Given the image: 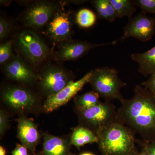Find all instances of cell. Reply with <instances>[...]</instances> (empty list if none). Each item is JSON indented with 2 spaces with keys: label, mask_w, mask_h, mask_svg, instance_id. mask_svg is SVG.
<instances>
[{
  "label": "cell",
  "mask_w": 155,
  "mask_h": 155,
  "mask_svg": "<svg viewBox=\"0 0 155 155\" xmlns=\"http://www.w3.org/2000/svg\"><path fill=\"white\" fill-rule=\"evenodd\" d=\"M91 2L95 9L100 19L110 22H114L118 19L110 0H93Z\"/></svg>",
  "instance_id": "obj_18"
},
{
  "label": "cell",
  "mask_w": 155,
  "mask_h": 155,
  "mask_svg": "<svg viewBox=\"0 0 155 155\" xmlns=\"http://www.w3.org/2000/svg\"><path fill=\"white\" fill-rule=\"evenodd\" d=\"M118 41L111 43L94 44L79 40L69 39L63 42L56 53V58L59 61H69L77 60L84 56L94 48L115 45Z\"/></svg>",
  "instance_id": "obj_10"
},
{
  "label": "cell",
  "mask_w": 155,
  "mask_h": 155,
  "mask_svg": "<svg viewBox=\"0 0 155 155\" xmlns=\"http://www.w3.org/2000/svg\"><path fill=\"white\" fill-rule=\"evenodd\" d=\"M135 133L119 120L109 125L97 134L102 155H136Z\"/></svg>",
  "instance_id": "obj_2"
},
{
  "label": "cell",
  "mask_w": 155,
  "mask_h": 155,
  "mask_svg": "<svg viewBox=\"0 0 155 155\" xmlns=\"http://www.w3.org/2000/svg\"><path fill=\"white\" fill-rule=\"evenodd\" d=\"M47 24V32L53 40L62 43L70 39L72 34L71 12L57 10Z\"/></svg>",
  "instance_id": "obj_9"
},
{
  "label": "cell",
  "mask_w": 155,
  "mask_h": 155,
  "mask_svg": "<svg viewBox=\"0 0 155 155\" xmlns=\"http://www.w3.org/2000/svg\"><path fill=\"white\" fill-rule=\"evenodd\" d=\"M0 155H6V150L4 147L0 146Z\"/></svg>",
  "instance_id": "obj_29"
},
{
  "label": "cell",
  "mask_w": 155,
  "mask_h": 155,
  "mask_svg": "<svg viewBox=\"0 0 155 155\" xmlns=\"http://www.w3.org/2000/svg\"><path fill=\"white\" fill-rule=\"evenodd\" d=\"M70 142L77 148L89 143H97V136L90 129L79 125L74 128L70 137Z\"/></svg>",
  "instance_id": "obj_17"
},
{
  "label": "cell",
  "mask_w": 155,
  "mask_h": 155,
  "mask_svg": "<svg viewBox=\"0 0 155 155\" xmlns=\"http://www.w3.org/2000/svg\"><path fill=\"white\" fill-rule=\"evenodd\" d=\"M57 10V6L52 3L37 2L30 6L26 11L24 22L31 28H41L48 24Z\"/></svg>",
  "instance_id": "obj_12"
},
{
  "label": "cell",
  "mask_w": 155,
  "mask_h": 155,
  "mask_svg": "<svg viewBox=\"0 0 155 155\" xmlns=\"http://www.w3.org/2000/svg\"><path fill=\"white\" fill-rule=\"evenodd\" d=\"M6 76L11 80L20 83H33L38 78L32 68L19 57L8 62L4 67Z\"/></svg>",
  "instance_id": "obj_13"
},
{
  "label": "cell",
  "mask_w": 155,
  "mask_h": 155,
  "mask_svg": "<svg viewBox=\"0 0 155 155\" xmlns=\"http://www.w3.org/2000/svg\"><path fill=\"white\" fill-rule=\"evenodd\" d=\"M120 39L122 42L129 38H133L142 42L150 40L155 34V17L147 16L140 12L130 18L123 29Z\"/></svg>",
  "instance_id": "obj_7"
},
{
  "label": "cell",
  "mask_w": 155,
  "mask_h": 155,
  "mask_svg": "<svg viewBox=\"0 0 155 155\" xmlns=\"http://www.w3.org/2000/svg\"><path fill=\"white\" fill-rule=\"evenodd\" d=\"M11 25L8 21L1 17L0 19V39L6 38L11 32Z\"/></svg>",
  "instance_id": "obj_24"
},
{
  "label": "cell",
  "mask_w": 155,
  "mask_h": 155,
  "mask_svg": "<svg viewBox=\"0 0 155 155\" xmlns=\"http://www.w3.org/2000/svg\"><path fill=\"white\" fill-rule=\"evenodd\" d=\"M131 58L138 64V72L143 76L155 75V46L145 52L132 54Z\"/></svg>",
  "instance_id": "obj_16"
},
{
  "label": "cell",
  "mask_w": 155,
  "mask_h": 155,
  "mask_svg": "<svg viewBox=\"0 0 155 155\" xmlns=\"http://www.w3.org/2000/svg\"><path fill=\"white\" fill-rule=\"evenodd\" d=\"M76 111L80 125L90 129L97 135L119 120L115 106L106 101L87 110Z\"/></svg>",
  "instance_id": "obj_4"
},
{
  "label": "cell",
  "mask_w": 155,
  "mask_h": 155,
  "mask_svg": "<svg viewBox=\"0 0 155 155\" xmlns=\"http://www.w3.org/2000/svg\"><path fill=\"white\" fill-rule=\"evenodd\" d=\"M92 72L93 70H91L79 80L72 81L58 93L48 97L43 105L45 111L53 112L68 103L89 82Z\"/></svg>",
  "instance_id": "obj_8"
},
{
  "label": "cell",
  "mask_w": 155,
  "mask_h": 155,
  "mask_svg": "<svg viewBox=\"0 0 155 155\" xmlns=\"http://www.w3.org/2000/svg\"><path fill=\"white\" fill-rule=\"evenodd\" d=\"M17 45L22 55L35 66L42 63L49 54L46 45L31 31H23L20 32L17 36Z\"/></svg>",
  "instance_id": "obj_6"
},
{
  "label": "cell",
  "mask_w": 155,
  "mask_h": 155,
  "mask_svg": "<svg viewBox=\"0 0 155 155\" xmlns=\"http://www.w3.org/2000/svg\"><path fill=\"white\" fill-rule=\"evenodd\" d=\"M80 155H94L92 153L89 152H85L82 153Z\"/></svg>",
  "instance_id": "obj_31"
},
{
  "label": "cell",
  "mask_w": 155,
  "mask_h": 155,
  "mask_svg": "<svg viewBox=\"0 0 155 155\" xmlns=\"http://www.w3.org/2000/svg\"><path fill=\"white\" fill-rule=\"evenodd\" d=\"M119 19L131 18L137 11L136 5L131 0H110Z\"/></svg>",
  "instance_id": "obj_20"
},
{
  "label": "cell",
  "mask_w": 155,
  "mask_h": 155,
  "mask_svg": "<svg viewBox=\"0 0 155 155\" xmlns=\"http://www.w3.org/2000/svg\"><path fill=\"white\" fill-rule=\"evenodd\" d=\"M136 155H147L146 152L145 151L144 149L143 148L142 150L141 151L140 153H137V154Z\"/></svg>",
  "instance_id": "obj_30"
},
{
  "label": "cell",
  "mask_w": 155,
  "mask_h": 155,
  "mask_svg": "<svg viewBox=\"0 0 155 155\" xmlns=\"http://www.w3.org/2000/svg\"><path fill=\"white\" fill-rule=\"evenodd\" d=\"M89 83L93 90L106 101L118 100L121 102L124 99L121 90L127 84L120 78L118 71L114 68L102 67L93 70Z\"/></svg>",
  "instance_id": "obj_3"
},
{
  "label": "cell",
  "mask_w": 155,
  "mask_h": 155,
  "mask_svg": "<svg viewBox=\"0 0 155 155\" xmlns=\"http://www.w3.org/2000/svg\"><path fill=\"white\" fill-rule=\"evenodd\" d=\"M70 139L47 134L44 137L41 155H71Z\"/></svg>",
  "instance_id": "obj_15"
},
{
  "label": "cell",
  "mask_w": 155,
  "mask_h": 155,
  "mask_svg": "<svg viewBox=\"0 0 155 155\" xmlns=\"http://www.w3.org/2000/svg\"><path fill=\"white\" fill-rule=\"evenodd\" d=\"M97 17L91 10L87 8L81 9L76 15L78 25L84 28H88L94 25Z\"/></svg>",
  "instance_id": "obj_21"
},
{
  "label": "cell",
  "mask_w": 155,
  "mask_h": 155,
  "mask_svg": "<svg viewBox=\"0 0 155 155\" xmlns=\"http://www.w3.org/2000/svg\"><path fill=\"white\" fill-rule=\"evenodd\" d=\"M141 85L150 91L155 97V75H151L147 80L143 81Z\"/></svg>",
  "instance_id": "obj_26"
},
{
  "label": "cell",
  "mask_w": 155,
  "mask_h": 155,
  "mask_svg": "<svg viewBox=\"0 0 155 155\" xmlns=\"http://www.w3.org/2000/svg\"><path fill=\"white\" fill-rule=\"evenodd\" d=\"M134 2L141 9V12L155 15V0H134Z\"/></svg>",
  "instance_id": "obj_23"
},
{
  "label": "cell",
  "mask_w": 155,
  "mask_h": 155,
  "mask_svg": "<svg viewBox=\"0 0 155 155\" xmlns=\"http://www.w3.org/2000/svg\"><path fill=\"white\" fill-rule=\"evenodd\" d=\"M29 152L25 146L17 144L15 148L12 152V155H30Z\"/></svg>",
  "instance_id": "obj_27"
},
{
  "label": "cell",
  "mask_w": 155,
  "mask_h": 155,
  "mask_svg": "<svg viewBox=\"0 0 155 155\" xmlns=\"http://www.w3.org/2000/svg\"><path fill=\"white\" fill-rule=\"evenodd\" d=\"M75 75L64 67L50 65L45 67L39 76V85L44 94L48 97L55 94L74 81Z\"/></svg>",
  "instance_id": "obj_5"
},
{
  "label": "cell",
  "mask_w": 155,
  "mask_h": 155,
  "mask_svg": "<svg viewBox=\"0 0 155 155\" xmlns=\"http://www.w3.org/2000/svg\"><path fill=\"white\" fill-rule=\"evenodd\" d=\"M143 148L147 155H155V141L144 143Z\"/></svg>",
  "instance_id": "obj_28"
},
{
  "label": "cell",
  "mask_w": 155,
  "mask_h": 155,
  "mask_svg": "<svg viewBox=\"0 0 155 155\" xmlns=\"http://www.w3.org/2000/svg\"><path fill=\"white\" fill-rule=\"evenodd\" d=\"M12 41H9L1 44L0 45V64H2L12 58Z\"/></svg>",
  "instance_id": "obj_22"
},
{
  "label": "cell",
  "mask_w": 155,
  "mask_h": 155,
  "mask_svg": "<svg viewBox=\"0 0 155 155\" xmlns=\"http://www.w3.org/2000/svg\"><path fill=\"white\" fill-rule=\"evenodd\" d=\"M3 101L9 107L18 111L28 110L36 103V98L30 91L18 86L6 87L2 93Z\"/></svg>",
  "instance_id": "obj_11"
},
{
  "label": "cell",
  "mask_w": 155,
  "mask_h": 155,
  "mask_svg": "<svg viewBox=\"0 0 155 155\" xmlns=\"http://www.w3.org/2000/svg\"><path fill=\"white\" fill-rule=\"evenodd\" d=\"M100 97L99 94L93 90L77 96L75 99L76 110H84L96 105L101 102Z\"/></svg>",
  "instance_id": "obj_19"
},
{
  "label": "cell",
  "mask_w": 155,
  "mask_h": 155,
  "mask_svg": "<svg viewBox=\"0 0 155 155\" xmlns=\"http://www.w3.org/2000/svg\"><path fill=\"white\" fill-rule=\"evenodd\" d=\"M8 118L4 110L0 111V134L2 136L8 127Z\"/></svg>",
  "instance_id": "obj_25"
},
{
  "label": "cell",
  "mask_w": 155,
  "mask_h": 155,
  "mask_svg": "<svg viewBox=\"0 0 155 155\" xmlns=\"http://www.w3.org/2000/svg\"><path fill=\"white\" fill-rule=\"evenodd\" d=\"M17 122L18 138L22 144L34 154L40 137L36 125L33 120L24 116L18 118Z\"/></svg>",
  "instance_id": "obj_14"
},
{
  "label": "cell",
  "mask_w": 155,
  "mask_h": 155,
  "mask_svg": "<svg viewBox=\"0 0 155 155\" xmlns=\"http://www.w3.org/2000/svg\"><path fill=\"white\" fill-rule=\"evenodd\" d=\"M133 97L124 99L117 110L120 122L142 138L144 143L155 141V97L141 85L134 87Z\"/></svg>",
  "instance_id": "obj_1"
}]
</instances>
